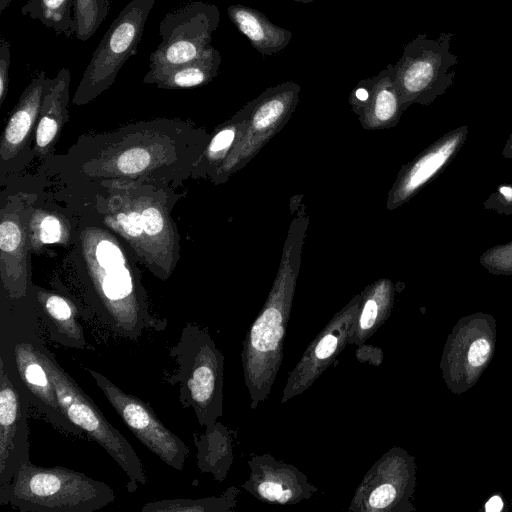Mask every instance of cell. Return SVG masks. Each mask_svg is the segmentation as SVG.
I'll list each match as a JSON object with an SVG mask.
<instances>
[{
  "instance_id": "obj_1",
  "label": "cell",
  "mask_w": 512,
  "mask_h": 512,
  "mask_svg": "<svg viewBox=\"0 0 512 512\" xmlns=\"http://www.w3.org/2000/svg\"><path fill=\"white\" fill-rule=\"evenodd\" d=\"M192 126L175 119L129 124L109 133L83 136L59 162L65 180L95 190L150 185L174 189L188 178L202 149Z\"/></svg>"
},
{
  "instance_id": "obj_2",
  "label": "cell",
  "mask_w": 512,
  "mask_h": 512,
  "mask_svg": "<svg viewBox=\"0 0 512 512\" xmlns=\"http://www.w3.org/2000/svg\"><path fill=\"white\" fill-rule=\"evenodd\" d=\"M75 238L88 300L102 322L129 340L147 329L163 331L167 320L150 313L141 274L110 229L81 223Z\"/></svg>"
},
{
  "instance_id": "obj_3",
  "label": "cell",
  "mask_w": 512,
  "mask_h": 512,
  "mask_svg": "<svg viewBox=\"0 0 512 512\" xmlns=\"http://www.w3.org/2000/svg\"><path fill=\"white\" fill-rule=\"evenodd\" d=\"M40 320L32 292L16 300L1 293L0 360L50 424L62 433L82 437L83 431L65 416L40 358L37 349Z\"/></svg>"
},
{
  "instance_id": "obj_4",
  "label": "cell",
  "mask_w": 512,
  "mask_h": 512,
  "mask_svg": "<svg viewBox=\"0 0 512 512\" xmlns=\"http://www.w3.org/2000/svg\"><path fill=\"white\" fill-rule=\"evenodd\" d=\"M115 497L105 482L66 467L37 466L30 460L0 487V504L21 512H94Z\"/></svg>"
},
{
  "instance_id": "obj_5",
  "label": "cell",
  "mask_w": 512,
  "mask_h": 512,
  "mask_svg": "<svg viewBox=\"0 0 512 512\" xmlns=\"http://www.w3.org/2000/svg\"><path fill=\"white\" fill-rule=\"evenodd\" d=\"M37 349L49 372L65 416L116 461L130 481L127 485L130 492L136 490L138 483L145 485V469L132 445L59 364L56 356L45 345L41 334L37 339Z\"/></svg>"
},
{
  "instance_id": "obj_6",
  "label": "cell",
  "mask_w": 512,
  "mask_h": 512,
  "mask_svg": "<svg viewBox=\"0 0 512 512\" xmlns=\"http://www.w3.org/2000/svg\"><path fill=\"white\" fill-rule=\"evenodd\" d=\"M168 353L177 367L167 382L178 386L181 405L193 409L201 426H212L221 411V359L209 335L186 323Z\"/></svg>"
},
{
  "instance_id": "obj_7",
  "label": "cell",
  "mask_w": 512,
  "mask_h": 512,
  "mask_svg": "<svg viewBox=\"0 0 512 512\" xmlns=\"http://www.w3.org/2000/svg\"><path fill=\"white\" fill-rule=\"evenodd\" d=\"M155 0H131L108 27L94 50L73 96L85 105L112 86L126 61L136 54Z\"/></svg>"
},
{
  "instance_id": "obj_8",
  "label": "cell",
  "mask_w": 512,
  "mask_h": 512,
  "mask_svg": "<svg viewBox=\"0 0 512 512\" xmlns=\"http://www.w3.org/2000/svg\"><path fill=\"white\" fill-rule=\"evenodd\" d=\"M454 34L441 32L435 39L418 34L403 46L394 64L395 79L403 106L411 103L428 105L452 85L456 71L451 69L458 57L451 52Z\"/></svg>"
},
{
  "instance_id": "obj_9",
  "label": "cell",
  "mask_w": 512,
  "mask_h": 512,
  "mask_svg": "<svg viewBox=\"0 0 512 512\" xmlns=\"http://www.w3.org/2000/svg\"><path fill=\"white\" fill-rule=\"evenodd\" d=\"M497 325L487 313L458 320L448 334L440 370L448 390L460 395L472 388L488 368L496 348Z\"/></svg>"
},
{
  "instance_id": "obj_10",
  "label": "cell",
  "mask_w": 512,
  "mask_h": 512,
  "mask_svg": "<svg viewBox=\"0 0 512 512\" xmlns=\"http://www.w3.org/2000/svg\"><path fill=\"white\" fill-rule=\"evenodd\" d=\"M219 23L218 7L200 0L167 13L159 25L161 42L150 54L146 74L199 58L211 47L212 34Z\"/></svg>"
},
{
  "instance_id": "obj_11",
  "label": "cell",
  "mask_w": 512,
  "mask_h": 512,
  "mask_svg": "<svg viewBox=\"0 0 512 512\" xmlns=\"http://www.w3.org/2000/svg\"><path fill=\"white\" fill-rule=\"evenodd\" d=\"M97 387L137 439L166 465L183 470L188 446L160 421L143 400L120 389L105 375L86 368Z\"/></svg>"
},
{
  "instance_id": "obj_12",
  "label": "cell",
  "mask_w": 512,
  "mask_h": 512,
  "mask_svg": "<svg viewBox=\"0 0 512 512\" xmlns=\"http://www.w3.org/2000/svg\"><path fill=\"white\" fill-rule=\"evenodd\" d=\"M29 405L28 395L0 360V487L10 483L30 460Z\"/></svg>"
},
{
  "instance_id": "obj_13",
  "label": "cell",
  "mask_w": 512,
  "mask_h": 512,
  "mask_svg": "<svg viewBox=\"0 0 512 512\" xmlns=\"http://www.w3.org/2000/svg\"><path fill=\"white\" fill-rule=\"evenodd\" d=\"M19 196L1 208L0 260L2 292L10 299L27 297L32 288L27 267L29 213Z\"/></svg>"
},
{
  "instance_id": "obj_14",
  "label": "cell",
  "mask_w": 512,
  "mask_h": 512,
  "mask_svg": "<svg viewBox=\"0 0 512 512\" xmlns=\"http://www.w3.org/2000/svg\"><path fill=\"white\" fill-rule=\"evenodd\" d=\"M44 71L38 72L22 92L5 126L0 143L2 168L24 153L37 125L44 92L49 82Z\"/></svg>"
},
{
  "instance_id": "obj_15",
  "label": "cell",
  "mask_w": 512,
  "mask_h": 512,
  "mask_svg": "<svg viewBox=\"0 0 512 512\" xmlns=\"http://www.w3.org/2000/svg\"><path fill=\"white\" fill-rule=\"evenodd\" d=\"M467 134V126L445 133L408 165L397 184L394 202L407 200L440 173L464 145Z\"/></svg>"
},
{
  "instance_id": "obj_16",
  "label": "cell",
  "mask_w": 512,
  "mask_h": 512,
  "mask_svg": "<svg viewBox=\"0 0 512 512\" xmlns=\"http://www.w3.org/2000/svg\"><path fill=\"white\" fill-rule=\"evenodd\" d=\"M31 292L39 317L54 342L69 348L88 347L83 326L78 319L79 310L68 296L34 284Z\"/></svg>"
},
{
  "instance_id": "obj_17",
  "label": "cell",
  "mask_w": 512,
  "mask_h": 512,
  "mask_svg": "<svg viewBox=\"0 0 512 512\" xmlns=\"http://www.w3.org/2000/svg\"><path fill=\"white\" fill-rule=\"evenodd\" d=\"M70 82L71 73L67 68L60 69L49 79L35 129L33 153L37 157H48L68 120Z\"/></svg>"
},
{
  "instance_id": "obj_18",
  "label": "cell",
  "mask_w": 512,
  "mask_h": 512,
  "mask_svg": "<svg viewBox=\"0 0 512 512\" xmlns=\"http://www.w3.org/2000/svg\"><path fill=\"white\" fill-rule=\"evenodd\" d=\"M227 14L235 27L263 57L281 52L292 40L291 31L272 23L255 8L233 4L227 8Z\"/></svg>"
},
{
  "instance_id": "obj_19",
  "label": "cell",
  "mask_w": 512,
  "mask_h": 512,
  "mask_svg": "<svg viewBox=\"0 0 512 512\" xmlns=\"http://www.w3.org/2000/svg\"><path fill=\"white\" fill-rule=\"evenodd\" d=\"M221 54L211 46L199 58L176 65L155 74H146L145 84H155L162 89H188L205 85L219 73Z\"/></svg>"
},
{
  "instance_id": "obj_20",
  "label": "cell",
  "mask_w": 512,
  "mask_h": 512,
  "mask_svg": "<svg viewBox=\"0 0 512 512\" xmlns=\"http://www.w3.org/2000/svg\"><path fill=\"white\" fill-rule=\"evenodd\" d=\"M365 80L369 97L363 104L367 105L368 117L378 123H388L395 119L403 105L395 79L394 64H389L377 75Z\"/></svg>"
},
{
  "instance_id": "obj_21",
  "label": "cell",
  "mask_w": 512,
  "mask_h": 512,
  "mask_svg": "<svg viewBox=\"0 0 512 512\" xmlns=\"http://www.w3.org/2000/svg\"><path fill=\"white\" fill-rule=\"evenodd\" d=\"M75 0H27L21 14L40 21L57 35L71 38L74 30Z\"/></svg>"
},
{
  "instance_id": "obj_22",
  "label": "cell",
  "mask_w": 512,
  "mask_h": 512,
  "mask_svg": "<svg viewBox=\"0 0 512 512\" xmlns=\"http://www.w3.org/2000/svg\"><path fill=\"white\" fill-rule=\"evenodd\" d=\"M29 250L38 249L41 245L68 244L72 238L69 228L60 215L47 210H31L27 220Z\"/></svg>"
},
{
  "instance_id": "obj_23",
  "label": "cell",
  "mask_w": 512,
  "mask_h": 512,
  "mask_svg": "<svg viewBox=\"0 0 512 512\" xmlns=\"http://www.w3.org/2000/svg\"><path fill=\"white\" fill-rule=\"evenodd\" d=\"M111 0H75L74 30L80 41L89 40L107 18Z\"/></svg>"
},
{
  "instance_id": "obj_24",
  "label": "cell",
  "mask_w": 512,
  "mask_h": 512,
  "mask_svg": "<svg viewBox=\"0 0 512 512\" xmlns=\"http://www.w3.org/2000/svg\"><path fill=\"white\" fill-rule=\"evenodd\" d=\"M281 322L280 312L276 308H268L252 327V346L262 352L274 350L284 332Z\"/></svg>"
},
{
  "instance_id": "obj_25",
  "label": "cell",
  "mask_w": 512,
  "mask_h": 512,
  "mask_svg": "<svg viewBox=\"0 0 512 512\" xmlns=\"http://www.w3.org/2000/svg\"><path fill=\"white\" fill-rule=\"evenodd\" d=\"M479 262L490 274L512 275V241L486 250Z\"/></svg>"
},
{
  "instance_id": "obj_26",
  "label": "cell",
  "mask_w": 512,
  "mask_h": 512,
  "mask_svg": "<svg viewBox=\"0 0 512 512\" xmlns=\"http://www.w3.org/2000/svg\"><path fill=\"white\" fill-rule=\"evenodd\" d=\"M483 206L498 214L512 215V184L498 186L484 201Z\"/></svg>"
},
{
  "instance_id": "obj_27",
  "label": "cell",
  "mask_w": 512,
  "mask_h": 512,
  "mask_svg": "<svg viewBox=\"0 0 512 512\" xmlns=\"http://www.w3.org/2000/svg\"><path fill=\"white\" fill-rule=\"evenodd\" d=\"M11 62L10 42L1 37L0 40V105L3 104L8 92L9 68Z\"/></svg>"
},
{
  "instance_id": "obj_28",
  "label": "cell",
  "mask_w": 512,
  "mask_h": 512,
  "mask_svg": "<svg viewBox=\"0 0 512 512\" xmlns=\"http://www.w3.org/2000/svg\"><path fill=\"white\" fill-rule=\"evenodd\" d=\"M234 138V127H225L217 132L207 147L208 158L215 159L219 154L226 151L233 143Z\"/></svg>"
},
{
  "instance_id": "obj_29",
  "label": "cell",
  "mask_w": 512,
  "mask_h": 512,
  "mask_svg": "<svg viewBox=\"0 0 512 512\" xmlns=\"http://www.w3.org/2000/svg\"><path fill=\"white\" fill-rule=\"evenodd\" d=\"M396 497V489L391 484L377 487L370 495L369 504L374 508H384L390 505Z\"/></svg>"
},
{
  "instance_id": "obj_30",
  "label": "cell",
  "mask_w": 512,
  "mask_h": 512,
  "mask_svg": "<svg viewBox=\"0 0 512 512\" xmlns=\"http://www.w3.org/2000/svg\"><path fill=\"white\" fill-rule=\"evenodd\" d=\"M337 338L333 335H327L321 339L315 349V354L319 359H326L335 351Z\"/></svg>"
},
{
  "instance_id": "obj_31",
  "label": "cell",
  "mask_w": 512,
  "mask_h": 512,
  "mask_svg": "<svg viewBox=\"0 0 512 512\" xmlns=\"http://www.w3.org/2000/svg\"><path fill=\"white\" fill-rule=\"evenodd\" d=\"M378 313L377 303L370 299L366 302L361 314L360 324L363 329L371 328L376 320Z\"/></svg>"
},
{
  "instance_id": "obj_32",
  "label": "cell",
  "mask_w": 512,
  "mask_h": 512,
  "mask_svg": "<svg viewBox=\"0 0 512 512\" xmlns=\"http://www.w3.org/2000/svg\"><path fill=\"white\" fill-rule=\"evenodd\" d=\"M259 493L266 499L274 501L279 500L283 492L282 486L278 483L264 482L260 484Z\"/></svg>"
},
{
  "instance_id": "obj_33",
  "label": "cell",
  "mask_w": 512,
  "mask_h": 512,
  "mask_svg": "<svg viewBox=\"0 0 512 512\" xmlns=\"http://www.w3.org/2000/svg\"><path fill=\"white\" fill-rule=\"evenodd\" d=\"M503 509V501L500 496H492L485 504V511L487 512H499Z\"/></svg>"
},
{
  "instance_id": "obj_34",
  "label": "cell",
  "mask_w": 512,
  "mask_h": 512,
  "mask_svg": "<svg viewBox=\"0 0 512 512\" xmlns=\"http://www.w3.org/2000/svg\"><path fill=\"white\" fill-rule=\"evenodd\" d=\"M502 156L507 159H512V133L503 147Z\"/></svg>"
},
{
  "instance_id": "obj_35",
  "label": "cell",
  "mask_w": 512,
  "mask_h": 512,
  "mask_svg": "<svg viewBox=\"0 0 512 512\" xmlns=\"http://www.w3.org/2000/svg\"><path fill=\"white\" fill-rule=\"evenodd\" d=\"M292 496V493L290 490H284L281 494L280 499L278 500L280 503L286 502L290 497Z\"/></svg>"
},
{
  "instance_id": "obj_36",
  "label": "cell",
  "mask_w": 512,
  "mask_h": 512,
  "mask_svg": "<svg viewBox=\"0 0 512 512\" xmlns=\"http://www.w3.org/2000/svg\"><path fill=\"white\" fill-rule=\"evenodd\" d=\"M13 0H0V12L6 10Z\"/></svg>"
},
{
  "instance_id": "obj_37",
  "label": "cell",
  "mask_w": 512,
  "mask_h": 512,
  "mask_svg": "<svg viewBox=\"0 0 512 512\" xmlns=\"http://www.w3.org/2000/svg\"><path fill=\"white\" fill-rule=\"evenodd\" d=\"M293 1L298 2V3L308 4V3L314 2L315 0H293Z\"/></svg>"
}]
</instances>
